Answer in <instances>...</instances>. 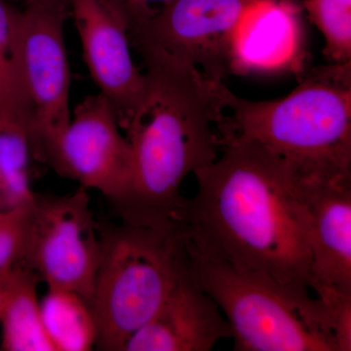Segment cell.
Returning a JSON list of instances; mask_svg holds the SVG:
<instances>
[{
    "label": "cell",
    "mask_w": 351,
    "mask_h": 351,
    "mask_svg": "<svg viewBox=\"0 0 351 351\" xmlns=\"http://www.w3.org/2000/svg\"><path fill=\"white\" fill-rule=\"evenodd\" d=\"M193 175L197 191L177 226L189 251L311 289L304 180L287 161L253 141L226 138L216 160Z\"/></svg>",
    "instance_id": "cell-1"
},
{
    "label": "cell",
    "mask_w": 351,
    "mask_h": 351,
    "mask_svg": "<svg viewBox=\"0 0 351 351\" xmlns=\"http://www.w3.org/2000/svg\"><path fill=\"white\" fill-rule=\"evenodd\" d=\"M129 36L144 63L145 90L123 130L131 149L130 186L112 210L119 221L170 230L186 199L184 179L221 152V82L176 59L144 31Z\"/></svg>",
    "instance_id": "cell-2"
},
{
    "label": "cell",
    "mask_w": 351,
    "mask_h": 351,
    "mask_svg": "<svg viewBox=\"0 0 351 351\" xmlns=\"http://www.w3.org/2000/svg\"><path fill=\"white\" fill-rule=\"evenodd\" d=\"M283 98L251 101L219 82L221 141H253L306 181L351 182V62L302 71Z\"/></svg>",
    "instance_id": "cell-3"
},
{
    "label": "cell",
    "mask_w": 351,
    "mask_h": 351,
    "mask_svg": "<svg viewBox=\"0 0 351 351\" xmlns=\"http://www.w3.org/2000/svg\"><path fill=\"white\" fill-rule=\"evenodd\" d=\"M100 232L90 302L98 328L96 348L123 351L188 271V249L178 228L157 230L120 221L100 223Z\"/></svg>",
    "instance_id": "cell-4"
},
{
    "label": "cell",
    "mask_w": 351,
    "mask_h": 351,
    "mask_svg": "<svg viewBox=\"0 0 351 351\" xmlns=\"http://www.w3.org/2000/svg\"><path fill=\"white\" fill-rule=\"evenodd\" d=\"M188 254L191 276L230 324L233 350L339 351L329 311L311 289Z\"/></svg>",
    "instance_id": "cell-5"
},
{
    "label": "cell",
    "mask_w": 351,
    "mask_h": 351,
    "mask_svg": "<svg viewBox=\"0 0 351 351\" xmlns=\"http://www.w3.org/2000/svg\"><path fill=\"white\" fill-rule=\"evenodd\" d=\"M69 16L71 6L59 0H25L23 9L10 5L11 62L36 129V159L43 163L71 117L64 39Z\"/></svg>",
    "instance_id": "cell-6"
},
{
    "label": "cell",
    "mask_w": 351,
    "mask_h": 351,
    "mask_svg": "<svg viewBox=\"0 0 351 351\" xmlns=\"http://www.w3.org/2000/svg\"><path fill=\"white\" fill-rule=\"evenodd\" d=\"M87 191L80 186L64 195H34L22 265L48 288L71 291L90 302L101 242Z\"/></svg>",
    "instance_id": "cell-7"
},
{
    "label": "cell",
    "mask_w": 351,
    "mask_h": 351,
    "mask_svg": "<svg viewBox=\"0 0 351 351\" xmlns=\"http://www.w3.org/2000/svg\"><path fill=\"white\" fill-rule=\"evenodd\" d=\"M44 163L87 191H99L112 208L119 204L130 186L131 149L103 95L86 97L76 106Z\"/></svg>",
    "instance_id": "cell-8"
},
{
    "label": "cell",
    "mask_w": 351,
    "mask_h": 351,
    "mask_svg": "<svg viewBox=\"0 0 351 351\" xmlns=\"http://www.w3.org/2000/svg\"><path fill=\"white\" fill-rule=\"evenodd\" d=\"M249 0H173L142 29L211 82L232 73V43Z\"/></svg>",
    "instance_id": "cell-9"
},
{
    "label": "cell",
    "mask_w": 351,
    "mask_h": 351,
    "mask_svg": "<svg viewBox=\"0 0 351 351\" xmlns=\"http://www.w3.org/2000/svg\"><path fill=\"white\" fill-rule=\"evenodd\" d=\"M69 3L88 71L123 131L145 90L144 71L133 61L125 21L104 0H69Z\"/></svg>",
    "instance_id": "cell-10"
},
{
    "label": "cell",
    "mask_w": 351,
    "mask_h": 351,
    "mask_svg": "<svg viewBox=\"0 0 351 351\" xmlns=\"http://www.w3.org/2000/svg\"><path fill=\"white\" fill-rule=\"evenodd\" d=\"M226 339H232L228 320L188 269L123 351H209Z\"/></svg>",
    "instance_id": "cell-11"
},
{
    "label": "cell",
    "mask_w": 351,
    "mask_h": 351,
    "mask_svg": "<svg viewBox=\"0 0 351 351\" xmlns=\"http://www.w3.org/2000/svg\"><path fill=\"white\" fill-rule=\"evenodd\" d=\"M302 7L295 0H249L232 43V73L302 69Z\"/></svg>",
    "instance_id": "cell-12"
},
{
    "label": "cell",
    "mask_w": 351,
    "mask_h": 351,
    "mask_svg": "<svg viewBox=\"0 0 351 351\" xmlns=\"http://www.w3.org/2000/svg\"><path fill=\"white\" fill-rule=\"evenodd\" d=\"M311 216V291L351 295V182H302Z\"/></svg>",
    "instance_id": "cell-13"
},
{
    "label": "cell",
    "mask_w": 351,
    "mask_h": 351,
    "mask_svg": "<svg viewBox=\"0 0 351 351\" xmlns=\"http://www.w3.org/2000/svg\"><path fill=\"white\" fill-rule=\"evenodd\" d=\"M38 274L19 265L3 279V304L0 313L3 351H55L44 328Z\"/></svg>",
    "instance_id": "cell-14"
},
{
    "label": "cell",
    "mask_w": 351,
    "mask_h": 351,
    "mask_svg": "<svg viewBox=\"0 0 351 351\" xmlns=\"http://www.w3.org/2000/svg\"><path fill=\"white\" fill-rule=\"evenodd\" d=\"M40 306L44 328L55 351H89L96 348V319L91 304L82 295L48 288Z\"/></svg>",
    "instance_id": "cell-15"
},
{
    "label": "cell",
    "mask_w": 351,
    "mask_h": 351,
    "mask_svg": "<svg viewBox=\"0 0 351 351\" xmlns=\"http://www.w3.org/2000/svg\"><path fill=\"white\" fill-rule=\"evenodd\" d=\"M36 147L32 132L16 122H0V211L31 204L32 161Z\"/></svg>",
    "instance_id": "cell-16"
},
{
    "label": "cell",
    "mask_w": 351,
    "mask_h": 351,
    "mask_svg": "<svg viewBox=\"0 0 351 351\" xmlns=\"http://www.w3.org/2000/svg\"><path fill=\"white\" fill-rule=\"evenodd\" d=\"M302 8L322 34L330 63H350L351 0H304Z\"/></svg>",
    "instance_id": "cell-17"
},
{
    "label": "cell",
    "mask_w": 351,
    "mask_h": 351,
    "mask_svg": "<svg viewBox=\"0 0 351 351\" xmlns=\"http://www.w3.org/2000/svg\"><path fill=\"white\" fill-rule=\"evenodd\" d=\"M0 121L17 122L36 134L34 121L23 98L10 54V4L0 0Z\"/></svg>",
    "instance_id": "cell-18"
},
{
    "label": "cell",
    "mask_w": 351,
    "mask_h": 351,
    "mask_svg": "<svg viewBox=\"0 0 351 351\" xmlns=\"http://www.w3.org/2000/svg\"><path fill=\"white\" fill-rule=\"evenodd\" d=\"M29 205L0 211V280L23 263Z\"/></svg>",
    "instance_id": "cell-19"
},
{
    "label": "cell",
    "mask_w": 351,
    "mask_h": 351,
    "mask_svg": "<svg viewBox=\"0 0 351 351\" xmlns=\"http://www.w3.org/2000/svg\"><path fill=\"white\" fill-rule=\"evenodd\" d=\"M123 18L127 27H138L149 22L173 0H104Z\"/></svg>",
    "instance_id": "cell-20"
},
{
    "label": "cell",
    "mask_w": 351,
    "mask_h": 351,
    "mask_svg": "<svg viewBox=\"0 0 351 351\" xmlns=\"http://www.w3.org/2000/svg\"><path fill=\"white\" fill-rule=\"evenodd\" d=\"M2 304H3V286H2V280H0V313H1Z\"/></svg>",
    "instance_id": "cell-21"
},
{
    "label": "cell",
    "mask_w": 351,
    "mask_h": 351,
    "mask_svg": "<svg viewBox=\"0 0 351 351\" xmlns=\"http://www.w3.org/2000/svg\"><path fill=\"white\" fill-rule=\"evenodd\" d=\"M59 1H63L64 3L69 4V5H71V3H69V0H59Z\"/></svg>",
    "instance_id": "cell-22"
},
{
    "label": "cell",
    "mask_w": 351,
    "mask_h": 351,
    "mask_svg": "<svg viewBox=\"0 0 351 351\" xmlns=\"http://www.w3.org/2000/svg\"><path fill=\"white\" fill-rule=\"evenodd\" d=\"M19 1H24V0H19Z\"/></svg>",
    "instance_id": "cell-23"
}]
</instances>
